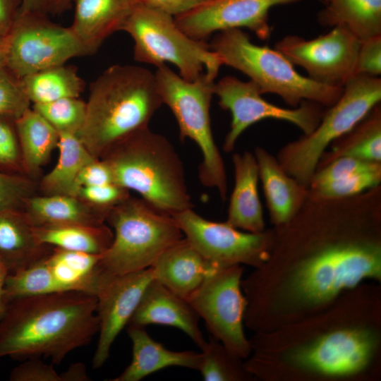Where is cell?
Listing matches in <instances>:
<instances>
[{"mask_svg":"<svg viewBox=\"0 0 381 381\" xmlns=\"http://www.w3.org/2000/svg\"><path fill=\"white\" fill-rule=\"evenodd\" d=\"M97 297L63 291L8 303L0 321V358H49L59 364L99 332Z\"/></svg>","mask_w":381,"mask_h":381,"instance_id":"cell-1","label":"cell"},{"mask_svg":"<svg viewBox=\"0 0 381 381\" xmlns=\"http://www.w3.org/2000/svg\"><path fill=\"white\" fill-rule=\"evenodd\" d=\"M162 104L154 73L139 66H111L90 85L85 119L77 136L94 157L101 159L149 127Z\"/></svg>","mask_w":381,"mask_h":381,"instance_id":"cell-2","label":"cell"},{"mask_svg":"<svg viewBox=\"0 0 381 381\" xmlns=\"http://www.w3.org/2000/svg\"><path fill=\"white\" fill-rule=\"evenodd\" d=\"M114 182L157 210L174 214L193 207L184 167L175 147L149 127L122 140L101 158Z\"/></svg>","mask_w":381,"mask_h":381,"instance_id":"cell-3","label":"cell"},{"mask_svg":"<svg viewBox=\"0 0 381 381\" xmlns=\"http://www.w3.org/2000/svg\"><path fill=\"white\" fill-rule=\"evenodd\" d=\"M210 47L223 65L246 75L262 95H279L293 107L303 101L329 107L343 92L344 87L326 85L301 75L278 50L254 44L242 29L215 33Z\"/></svg>","mask_w":381,"mask_h":381,"instance_id":"cell-4","label":"cell"},{"mask_svg":"<svg viewBox=\"0 0 381 381\" xmlns=\"http://www.w3.org/2000/svg\"><path fill=\"white\" fill-rule=\"evenodd\" d=\"M106 222L113 229L114 237L98 263L99 272L104 276L150 267L184 237L172 215L131 195L109 211Z\"/></svg>","mask_w":381,"mask_h":381,"instance_id":"cell-5","label":"cell"},{"mask_svg":"<svg viewBox=\"0 0 381 381\" xmlns=\"http://www.w3.org/2000/svg\"><path fill=\"white\" fill-rule=\"evenodd\" d=\"M154 73L162 104L175 116L181 139L192 140L200 150V183L216 189L225 200L228 190L226 172L214 141L210 114L215 78L205 73L194 80H187L167 64L157 67Z\"/></svg>","mask_w":381,"mask_h":381,"instance_id":"cell-6","label":"cell"},{"mask_svg":"<svg viewBox=\"0 0 381 381\" xmlns=\"http://www.w3.org/2000/svg\"><path fill=\"white\" fill-rule=\"evenodd\" d=\"M122 31L133 41L135 61L156 68L171 64L187 80L205 73L216 78L223 66L207 41L190 37L174 17L141 4L133 11Z\"/></svg>","mask_w":381,"mask_h":381,"instance_id":"cell-7","label":"cell"},{"mask_svg":"<svg viewBox=\"0 0 381 381\" xmlns=\"http://www.w3.org/2000/svg\"><path fill=\"white\" fill-rule=\"evenodd\" d=\"M381 101V79L353 76L339 99L326 110L315 128L281 147L276 157L284 169L307 186L322 154L337 139L349 131Z\"/></svg>","mask_w":381,"mask_h":381,"instance_id":"cell-8","label":"cell"},{"mask_svg":"<svg viewBox=\"0 0 381 381\" xmlns=\"http://www.w3.org/2000/svg\"><path fill=\"white\" fill-rule=\"evenodd\" d=\"M2 43L4 66L20 78L88 55L70 27L37 13L19 11Z\"/></svg>","mask_w":381,"mask_h":381,"instance_id":"cell-9","label":"cell"},{"mask_svg":"<svg viewBox=\"0 0 381 381\" xmlns=\"http://www.w3.org/2000/svg\"><path fill=\"white\" fill-rule=\"evenodd\" d=\"M214 95L219 99V107L231 115L230 128L223 143L226 152L234 150L248 128L264 119L284 121L308 134L318 126L327 108L310 101H303L292 109L279 107L265 100L253 81H243L232 75L215 82Z\"/></svg>","mask_w":381,"mask_h":381,"instance_id":"cell-10","label":"cell"},{"mask_svg":"<svg viewBox=\"0 0 381 381\" xmlns=\"http://www.w3.org/2000/svg\"><path fill=\"white\" fill-rule=\"evenodd\" d=\"M241 274L238 265L221 267L186 300L214 339L234 356L245 358L250 344L243 328L247 301L241 289Z\"/></svg>","mask_w":381,"mask_h":381,"instance_id":"cell-11","label":"cell"},{"mask_svg":"<svg viewBox=\"0 0 381 381\" xmlns=\"http://www.w3.org/2000/svg\"><path fill=\"white\" fill-rule=\"evenodd\" d=\"M184 238L206 260L221 267L247 264L259 265L266 258L273 242L265 231H245L226 222L204 218L192 208L172 214Z\"/></svg>","mask_w":381,"mask_h":381,"instance_id":"cell-12","label":"cell"},{"mask_svg":"<svg viewBox=\"0 0 381 381\" xmlns=\"http://www.w3.org/2000/svg\"><path fill=\"white\" fill-rule=\"evenodd\" d=\"M360 40L346 28L335 26L314 39L289 35L279 40L274 49L294 65L306 70L313 80L344 87L355 75Z\"/></svg>","mask_w":381,"mask_h":381,"instance_id":"cell-13","label":"cell"},{"mask_svg":"<svg viewBox=\"0 0 381 381\" xmlns=\"http://www.w3.org/2000/svg\"><path fill=\"white\" fill-rule=\"evenodd\" d=\"M302 0H208L174 18L190 37L206 41L220 31L246 28L262 40L272 32L269 12L273 7Z\"/></svg>","mask_w":381,"mask_h":381,"instance_id":"cell-14","label":"cell"},{"mask_svg":"<svg viewBox=\"0 0 381 381\" xmlns=\"http://www.w3.org/2000/svg\"><path fill=\"white\" fill-rule=\"evenodd\" d=\"M154 279L152 267L121 275L104 276L96 293L99 339L92 367L101 368L110 355L112 344L128 325L145 289Z\"/></svg>","mask_w":381,"mask_h":381,"instance_id":"cell-15","label":"cell"},{"mask_svg":"<svg viewBox=\"0 0 381 381\" xmlns=\"http://www.w3.org/2000/svg\"><path fill=\"white\" fill-rule=\"evenodd\" d=\"M373 337L358 329L326 334L292 355L298 365L329 375H347L361 370L373 350Z\"/></svg>","mask_w":381,"mask_h":381,"instance_id":"cell-16","label":"cell"},{"mask_svg":"<svg viewBox=\"0 0 381 381\" xmlns=\"http://www.w3.org/2000/svg\"><path fill=\"white\" fill-rule=\"evenodd\" d=\"M200 318L189 302L156 279L145 289L137 308L128 325L171 326L181 329L200 350L206 340L200 329Z\"/></svg>","mask_w":381,"mask_h":381,"instance_id":"cell-17","label":"cell"},{"mask_svg":"<svg viewBox=\"0 0 381 381\" xmlns=\"http://www.w3.org/2000/svg\"><path fill=\"white\" fill-rule=\"evenodd\" d=\"M255 157L270 220L277 227L289 222L306 201L308 188L290 176L276 156L258 146Z\"/></svg>","mask_w":381,"mask_h":381,"instance_id":"cell-18","label":"cell"},{"mask_svg":"<svg viewBox=\"0 0 381 381\" xmlns=\"http://www.w3.org/2000/svg\"><path fill=\"white\" fill-rule=\"evenodd\" d=\"M138 0H73V20L69 26L88 55L122 28Z\"/></svg>","mask_w":381,"mask_h":381,"instance_id":"cell-19","label":"cell"},{"mask_svg":"<svg viewBox=\"0 0 381 381\" xmlns=\"http://www.w3.org/2000/svg\"><path fill=\"white\" fill-rule=\"evenodd\" d=\"M154 279L187 299L221 267L210 262L183 237L151 266Z\"/></svg>","mask_w":381,"mask_h":381,"instance_id":"cell-20","label":"cell"},{"mask_svg":"<svg viewBox=\"0 0 381 381\" xmlns=\"http://www.w3.org/2000/svg\"><path fill=\"white\" fill-rule=\"evenodd\" d=\"M232 163L234 185L226 222L245 231L262 232L265 223L258 193V168L254 153L250 151L234 153Z\"/></svg>","mask_w":381,"mask_h":381,"instance_id":"cell-21","label":"cell"},{"mask_svg":"<svg viewBox=\"0 0 381 381\" xmlns=\"http://www.w3.org/2000/svg\"><path fill=\"white\" fill-rule=\"evenodd\" d=\"M132 343V360L125 370L109 381H139L159 370L183 367L198 370L201 352L174 351L154 340L144 327L127 325Z\"/></svg>","mask_w":381,"mask_h":381,"instance_id":"cell-22","label":"cell"},{"mask_svg":"<svg viewBox=\"0 0 381 381\" xmlns=\"http://www.w3.org/2000/svg\"><path fill=\"white\" fill-rule=\"evenodd\" d=\"M52 248L38 241L23 209L0 212V260L8 274L41 260Z\"/></svg>","mask_w":381,"mask_h":381,"instance_id":"cell-23","label":"cell"},{"mask_svg":"<svg viewBox=\"0 0 381 381\" xmlns=\"http://www.w3.org/2000/svg\"><path fill=\"white\" fill-rule=\"evenodd\" d=\"M23 211L33 226L79 224L102 225L107 213L69 195H34L25 202Z\"/></svg>","mask_w":381,"mask_h":381,"instance_id":"cell-24","label":"cell"},{"mask_svg":"<svg viewBox=\"0 0 381 381\" xmlns=\"http://www.w3.org/2000/svg\"><path fill=\"white\" fill-rule=\"evenodd\" d=\"M318 14L322 26H341L358 39L381 35V0H320Z\"/></svg>","mask_w":381,"mask_h":381,"instance_id":"cell-25","label":"cell"},{"mask_svg":"<svg viewBox=\"0 0 381 381\" xmlns=\"http://www.w3.org/2000/svg\"><path fill=\"white\" fill-rule=\"evenodd\" d=\"M321 156L320 169L341 157L381 162V107L375 106L349 131L334 140Z\"/></svg>","mask_w":381,"mask_h":381,"instance_id":"cell-26","label":"cell"},{"mask_svg":"<svg viewBox=\"0 0 381 381\" xmlns=\"http://www.w3.org/2000/svg\"><path fill=\"white\" fill-rule=\"evenodd\" d=\"M25 173L37 175L57 147L59 133L32 107L15 121Z\"/></svg>","mask_w":381,"mask_h":381,"instance_id":"cell-27","label":"cell"},{"mask_svg":"<svg viewBox=\"0 0 381 381\" xmlns=\"http://www.w3.org/2000/svg\"><path fill=\"white\" fill-rule=\"evenodd\" d=\"M102 254L53 247L46 260L51 272L66 291H80L96 296Z\"/></svg>","mask_w":381,"mask_h":381,"instance_id":"cell-28","label":"cell"},{"mask_svg":"<svg viewBox=\"0 0 381 381\" xmlns=\"http://www.w3.org/2000/svg\"><path fill=\"white\" fill-rule=\"evenodd\" d=\"M59 150L55 167L42 179L39 188L42 195L76 196L77 179L83 168L95 159L77 135L59 134Z\"/></svg>","mask_w":381,"mask_h":381,"instance_id":"cell-29","label":"cell"},{"mask_svg":"<svg viewBox=\"0 0 381 381\" xmlns=\"http://www.w3.org/2000/svg\"><path fill=\"white\" fill-rule=\"evenodd\" d=\"M38 241L52 247L74 251L102 254L111 245L114 234L104 224H44L33 226Z\"/></svg>","mask_w":381,"mask_h":381,"instance_id":"cell-30","label":"cell"},{"mask_svg":"<svg viewBox=\"0 0 381 381\" xmlns=\"http://www.w3.org/2000/svg\"><path fill=\"white\" fill-rule=\"evenodd\" d=\"M21 81L32 104L79 97L85 88L76 68L66 64L29 74L21 78Z\"/></svg>","mask_w":381,"mask_h":381,"instance_id":"cell-31","label":"cell"},{"mask_svg":"<svg viewBox=\"0 0 381 381\" xmlns=\"http://www.w3.org/2000/svg\"><path fill=\"white\" fill-rule=\"evenodd\" d=\"M46 258L8 274L4 288L7 303L20 298L66 291L53 276Z\"/></svg>","mask_w":381,"mask_h":381,"instance_id":"cell-32","label":"cell"},{"mask_svg":"<svg viewBox=\"0 0 381 381\" xmlns=\"http://www.w3.org/2000/svg\"><path fill=\"white\" fill-rule=\"evenodd\" d=\"M32 108L44 117L59 134L78 135L86 116V102L79 97L34 104Z\"/></svg>","mask_w":381,"mask_h":381,"instance_id":"cell-33","label":"cell"},{"mask_svg":"<svg viewBox=\"0 0 381 381\" xmlns=\"http://www.w3.org/2000/svg\"><path fill=\"white\" fill-rule=\"evenodd\" d=\"M232 354L218 340L212 338L201 349L198 371L205 381H225L241 378L243 373Z\"/></svg>","mask_w":381,"mask_h":381,"instance_id":"cell-34","label":"cell"},{"mask_svg":"<svg viewBox=\"0 0 381 381\" xmlns=\"http://www.w3.org/2000/svg\"><path fill=\"white\" fill-rule=\"evenodd\" d=\"M381 167L346 178L308 187L309 195L327 199L346 198L380 186Z\"/></svg>","mask_w":381,"mask_h":381,"instance_id":"cell-35","label":"cell"},{"mask_svg":"<svg viewBox=\"0 0 381 381\" xmlns=\"http://www.w3.org/2000/svg\"><path fill=\"white\" fill-rule=\"evenodd\" d=\"M21 78L5 66L0 68V116L16 120L30 109Z\"/></svg>","mask_w":381,"mask_h":381,"instance_id":"cell-36","label":"cell"},{"mask_svg":"<svg viewBox=\"0 0 381 381\" xmlns=\"http://www.w3.org/2000/svg\"><path fill=\"white\" fill-rule=\"evenodd\" d=\"M15 121L0 116V171L26 175Z\"/></svg>","mask_w":381,"mask_h":381,"instance_id":"cell-37","label":"cell"},{"mask_svg":"<svg viewBox=\"0 0 381 381\" xmlns=\"http://www.w3.org/2000/svg\"><path fill=\"white\" fill-rule=\"evenodd\" d=\"M36 184L24 174L0 171V212L23 209L25 201L35 195Z\"/></svg>","mask_w":381,"mask_h":381,"instance_id":"cell-38","label":"cell"},{"mask_svg":"<svg viewBox=\"0 0 381 381\" xmlns=\"http://www.w3.org/2000/svg\"><path fill=\"white\" fill-rule=\"evenodd\" d=\"M381 167V162L351 157H339L315 170L308 186L318 185Z\"/></svg>","mask_w":381,"mask_h":381,"instance_id":"cell-39","label":"cell"},{"mask_svg":"<svg viewBox=\"0 0 381 381\" xmlns=\"http://www.w3.org/2000/svg\"><path fill=\"white\" fill-rule=\"evenodd\" d=\"M130 191L115 183L81 187L76 196L101 210L109 211L130 196Z\"/></svg>","mask_w":381,"mask_h":381,"instance_id":"cell-40","label":"cell"},{"mask_svg":"<svg viewBox=\"0 0 381 381\" xmlns=\"http://www.w3.org/2000/svg\"><path fill=\"white\" fill-rule=\"evenodd\" d=\"M381 73V35L360 40L356 75L379 77Z\"/></svg>","mask_w":381,"mask_h":381,"instance_id":"cell-41","label":"cell"},{"mask_svg":"<svg viewBox=\"0 0 381 381\" xmlns=\"http://www.w3.org/2000/svg\"><path fill=\"white\" fill-rule=\"evenodd\" d=\"M20 365L11 372V381H61L52 364L43 362L40 358H30L23 360Z\"/></svg>","mask_w":381,"mask_h":381,"instance_id":"cell-42","label":"cell"},{"mask_svg":"<svg viewBox=\"0 0 381 381\" xmlns=\"http://www.w3.org/2000/svg\"><path fill=\"white\" fill-rule=\"evenodd\" d=\"M110 183H114L111 171L102 159L98 158H95L87 164L77 179L78 190L81 187Z\"/></svg>","mask_w":381,"mask_h":381,"instance_id":"cell-43","label":"cell"},{"mask_svg":"<svg viewBox=\"0 0 381 381\" xmlns=\"http://www.w3.org/2000/svg\"><path fill=\"white\" fill-rule=\"evenodd\" d=\"M140 4L176 18L208 0H138Z\"/></svg>","mask_w":381,"mask_h":381,"instance_id":"cell-44","label":"cell"},{"mask_svg":"<svg viewBox=\"0 0 381 381\" xmlns=\"http://www.w3.org/2000/svg\"><path fill=\"white\" fill-rule=\"evenodd\" d=\"M73 0H22L20 12L37 13L48 16L63 13L73 6Z\"/></svg>","mask_w":381,"mask_h":381,"instance_id":"cell-45","label":"cell"},{"mask_svg":"<svg viewBox=\"0 0 381 381\" xmlns=\"http://www.w3.org/2000/svg\"><path fill=\"white\" fill-rule=\"evenodd\" d=\"M22 0H0V38L11 30L21 6Z\"/></svg>","mask_w":381,"mask_h":381,"instance_id":"cell-46","label":"cell"},{"mask_svg":"<svg viewBox=\"0 0 381 381\" xmlns=\"http://www.w3.org/2000/svg\"><path fill=\"white\" fill-rule=\"evenodd\" d=\"M61 381H89L87 368L83 363L71 364L68 369L60 374Z\"/></svg>","mask_w":381,"mask_h":381,"instance_id":"cell-47","label":"cell"},{"mask_svg":"<svg viewBox=\"0 0 381 381\" xmlns=\"http://www.w3.org/2000/svg\"><path fill=\"white\" fill-rule=\"evenodd\" d=\"M8 274V272L6 267L0 260V321L6 313L8 306L4 297V288Z\"/></svg>","mask_w":381,"mask_h":381,"instance_id":"cell-48","label":"cell"},{"mask_svg":"<svg viewBox=\"0 0 381 381\" xmlns=\"http://www.w3.org/2000/svg\"><path fill=\"white\" fill-rule=\"evenodd\" d=\"M4 66V54H3V43L2 39L0 38V68Z\"/></svg>","mask_w":381,"mask_h":381,"instance_id":"cell-49","label":"cell"}]
</instances>
